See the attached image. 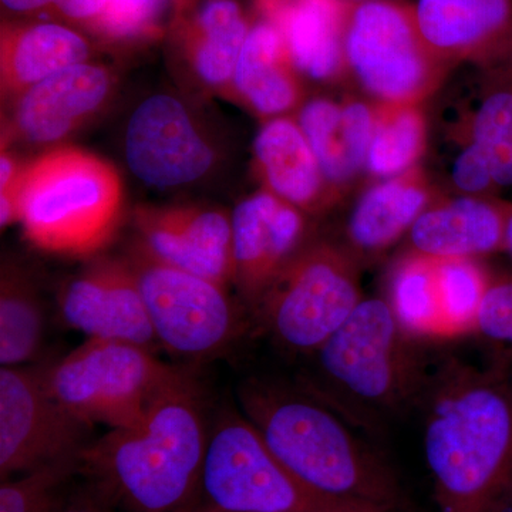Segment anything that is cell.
<instances>
[{
    "label": "cell",
    "mask_w": 512,
    "mask_h": 512,
    "mask_svg": "<svg viewBox=\"0 0 512 512\" xmlns=\"http://www.w3.org/2000/svg\"><path fill=\"white\" fill-rule=\"evenodd\" d=\"M424 454L440 512H504L512 500V370L448 362L430 384Z\"/></svg>",
    "instance_id": "6da1fadb"
},
{
    "label": "cell",
    "mask_w": 512,
    "mask_h": 512,
    "mask_svg": "<svg viewBox=\"0 0 512 512\" xmlns=\"http://www.w3.org/2000/svg\"><path fill=\"white\" fill-rule=\"evenodd\" d=\"M208 439L200 386L185 372L137 424L87 444L77 471L128 512H180L200 488Z\"/></svg>",
    "instance_id": "7a4b0ae2"
},
{
    "label": "cell",
    "mask_w": 512,
    "mask_h": 512,
    "mask_svg": "<svg viewBox=\"0 0 512 512\" xmlns=\"http://www.w3.org/2000/svg\"><path fill=\"white\" fill-rule=\"evenodd\" d=\"M239 402L269 450L313 494L335 503L397 510L393 478L335 410L306 394L259 382L245 384Z\"/></svg>",
    "instance_id": "3957f363"
},
{
    "label": "cell",
    "mask_w": 512,
    "mask_h": 512,
    "mask_svg": "<svg viewBox=\"0 0 512 512\" xmlns=\"http://www.w3.org/2000/svg\"><path fill=\"white\" fill-rule=\"evenodd\" d=\"M3 227L22 224L37 249L90 256L113 237L120 221V175L107 161L77 148L50 151L2 191Z\"/></svg>",
    "instance_id": "277c9868"
},
{
    "label": "cell",
    "mask_w": 512,
    "mask_h": 512,
    "mask_svg": "<svg viewBox=\"0 0 512 512\" xmlns=\"http://www.w3.org/2000/svg\"><path fill=\"white\" fill-rule=\"evenodd\" d=\"M416 342L386 299L363 298L313 355L336 406L373 420L403 410L427 383Z\"/></svg>",
    "instance_id": "5b68a950"
},
{
    "label": "cell",
    "mask_w": 512,
    "mask_h": 512,
    "mask_svg": "<svg viewBox=\"0 0 512 512\" xmlns=\"http://www.w3.org/2000/svg\"><path fill=\"white\" fill-rule=\"evenodd\" d=\"M185 370L167 365L153 349L121 340L87 339L45 370L47 389L67 412L89 426L126 429Z\"/></svg>",
    "instance_id": "8992f818"
},
{
    "label": "cell",
    "mask_w": 512,
    "mask_h": 512,
    "mask_svg": "<svg viewBox=\"0 0 512 512\" xmlns=\"http://www.w3.org/2000/svg\"><path fill=\"white\" fill-rule=\"evenodd\" d=\"M200 487L208 505L224 512H383L313 494L239 413L224 414L210 431Z\"/></svg>",
    "instance_id": "52a82bcc"
},
{
    "label": "cell",
    "mask_w": 512,
    "mask_h": 512,
    "mask_svg": "<svg viewBox=\"0 0 512 512\" xmlns=\"http://www.w3.org/2000/svg\"><path fill=\"white\" fill-rule=\"evenodd\" d=\"M357 258L348 248H303L261 301L266 328L286 348L315 353L362 302Z\"/></svg>",
    "instance_id": "ba28073f"
},
{
    "label": "cell",
    "mask_w": 512,
    "mask_h": 512,
    "mask_svg": "<svg viewBox=\"0 0 512 512\" xmlns=\"http://www.w3.org/2000/svg\"><path fill=\"white\" fill-rule=\"evenodd\" d=\"M345 60L380 104L419 103L446 67L421 37L413 8L392 0H366L350 8Z\"/></svg>",
    "instance_id": "9c48e42d"
},
{
    "label": "cell",
    "mask_w": 512,
    "mask_h": 512,
    "mask_svg": "<svg viewBox=\"0 0 512 512\" xmlns=\"http://www.w3.org/2000/svg\"><path fill=\"white\" fill-rule=\"evenodd\" d=\"M133 266L158 345L187 359H210L235 339L238 312L225 286L146 251Z\"/></svg>",
    "instance_id": "30bf717a"
},
{
    "label": "cell",
    "mask_w": 512,
    "mask_h": 512,
    "mask_svg": "<svg viewBox=\"0 0 512 512\" xmlns=\"http://www.w3.org/2000/svg\"><path fill=\"white\" fill-rule=\"evenodd\" d=\"M92 426L77 419L47 389L45 370L0 369V476L9 480L74 461Z\"/></svg>",
    "instance_id": "8fae6325"
},
{
    "label": "cell",
    "mask_w": 512,
    "mask_h": 512,
    "mask_svg": "<svg viewBox=\"0 0 512 512\" xmlns=\"http://www.w3.org/2000/svg\"><path fill=\"white\" fill-rule=\"evenodd\" d=\"M126 158L138 180L171 188L204 177L214 164V151L181 101L157 94L143 101L128 121Z\"/></svg>",
    "instance_id": "7c38bea8"
},
{
    "label": "cell",
    "mask_w": 512,
    "mask_h": 512,
    "mask_svg": "<svg viewBox=\"0 0 512 512\" xmlns=\"http://www.w3.org/2000/svg\"><path fill=\"white\" fill-rule=\"evenodd\" d=\"M59 311L63 322L87 339L121 340L148 349L158 345L133 264L90 266L64 286Z\"/></svg>",
    "instance_id": "4fadbf2b"
},
{
    "label": "cell",
    "mask_w": 512,
    "mask_h": 512,
    "mask_svg": "<svg viewBox=\"0 0 512 512\" xmlns=\"http://www.w3.org/2000/svg\"><path fill=\"white\" fill-rule=\"evenodd\" d=\"M231 225L232 281L248 301L258 303L301 251L305 218L302 210L274 192H258L235 208Z\"/></svg>",
    "instance_id": "5bb4252c"
},
{
    "label": "cell",
    "mask_w": 512,
    "mask_h": 512,
    "mask_svg": "<svg viewBox=\"0 0 512 512\" xmlns=\"http://www.w3.org/2000/svg\"><path fill=\"white\" fill-rule=\"evenodd\" d=\"M417 28L444 64L512 66V0H417Z\"/></svg>",
    "instance_id": "9a60e30c"
},
{
    "label": "cell",
    "mask_w": 512,
    "mask_h": 512,
    "mask_svg": "<svg viewBox=\"0 0 512 512\" xmlns=\"http://www.w3.org/2000/svg\"><path fill=\"white\" fill-rule=\"evenodd\" d=\"M148 255L222 286L234 275L231 218L220 211L178 207L138 215Z\"/></svg>",
    "instance_id": "2e32d148"
},
{
    "label": "cell",
    "mask_w": 512,
    "mask_h": 512,
    "mask_svg": "<svg viewBox=\"0 0 512 512\" xmlns=\"http://www.w3.org/2000/svg\"><path fill=\"white\" fill-rule=\"evenodd\" d=\"M511 205L491 195L431 204L407 234L412 251L434 259H478L505 251Z\"/></svg>",
    "instance_id": "e0dca14e"
},
{
    "label": "cell",
    "mask_w": 512,
    "mask_h": 512,
    "mask_svg": "<svg viewBox=\"0 0 512 512\" xmlns=\"http://www.w3.org/2000/svg\"><path fill=\"white\" fill-rule=\"evenodd\" d=\"M109 74L80 63L30 87L18 107L20 133L35 143H52L66 136L106 99Z\"/></svg>",
    "instance_id": "ac0fdd59"
},
{
    "label": "cell",
    "mask_w": 512,
    "mask_h": 512,
    "mask_svg": "<svg viewBox=\"0 0 512 512\" xmlns=\"http://www.w3.org/2000/svg\"><path fill=\"white\" fill-rule=\"evenodd\" d=\"M298 124L326 183H349L365 168L376 127V110L369 104L312 100L303 107Z\"/></svg>",
    "instance_id": "d6986e66"
},
{
    "label": "cell",
    "mask_w": 512,
    "mask_h": 512,
    "mask_svg": "<svg viewBox=\"0 0 512 512\" xmlns=\"http://www.w3.org/2000/svg\"><path fill=\"white\" fill-rule=\"evenodd\" d=\"M349 12L345 0H276L269 20L281 30L295 69L329 80L346 66Z\"/></svg>",
    "instance_id": "ffe728a7"
},
{
    "label": "cell",
    "mask_w": 512,
    "mask_h": 512,
    "mask_svg": "<svg viewBox=\"0 0 512 512\" xmlns=\"http://www.w3.org/2000/svg\"><path fill=\"white\" fill-rule=\"evenodd\" d=\"M429 205V190L413 170L372 185L350 212L349 251L357 259L382 254L409 234Z\"/></svg>",
    "instance_id": "44dd1931"
},
{
    "label": "cell",
    "mask_w": 512,
    "mask_h": 512,
    "mask_svg": "<svg viewBox=\"0 0 512 512\" xmlns=\"http://www.w3.org/2000/svg\"><path fill=\"white\" fill-rule=\"evenodd\" d=\"M0 56L3 89L28 92L60 70L86 62L89 45L66 26L39 23L3 30Z\"/></svg>",
    "instance_id": "7402d4cb"
},
{
    "label": "cell",
    "mask_w": 512,
    "mask_h": 512,
    "mask_svg": "<svg viewBox=\"0 0 512 512\" xmlns=\"http://www.w3.org/2000/svg\"><path fill=\"white\" fill-rule=\"evenodd\" d=\"M254 150L266 184L276 197L299 210L315 208L326 181L298 123L269 121L256 136Z\"/></svg>",
    "instance_id": "603a6c76"
},
{
    "label": "cell",
    "mask_w": 512,
    "mask_h": 512,
    "mask_svg": "<svg viewBox=\"0 0 512 512\" xmlns=\"http://www.w3.org/2000/svg\"><path fill=\"white\" fill-rule=\"evenodd\" d=\"M295 70L281 30L266 20L249 30L234 83L252 109L274 116L292 109L298 101Z\"/></svg>",
    "instance_id": "cb8c5ba5"
},
{
    "label": "cell",
    "mask_w": 512,
    "mask_h": 512,
    "mask_svg": "<svg viewBox=\"0 0 512 512\" xmlns=\"http://www.w3.org/2000/svg\"><path fill=\"white\" fill-rule=\"evenodd\" d=\"M387 303L394 318L412 338L450 339L437 282V262L410 251L390 275Z\"/></svg>",
    "instance_id": "d4e9b609"
},
{
    "label": "cell",
    "mask_w": 512,
    "mask_h": 512,
    "mask_svg": "<svg viewBox=\"0 0 512 512\" xmlns=\"http://www.w3.org/2000/svg\"><path fill=\"white\" fill-rule=\"evenodd\" d=\"M249 30L234 0H210L202 6L192 26L191 60L204 82L217 86L234 79Z\"/></svg>",
    "instance_id": "484cf974"
},
{
    "label": "cell",
    "mask_w": 512,
    "mask_h": 512,
    "mask_svg": "<svg viewBox=\"0 0 512 512\" xmlns=\"http://www.w3.org/2000/svg\"><path fill=\"white\" fill-rule=\"evenodd\" d=\"M424 147L426 121L417 104H379L365 170L383 180L410 173Z\"/></svg>",
    "instance_id": "4316f807"
},
{
    "label": "cell",
    "mask_w": 512,
    "mask_h": 512,
    "mask_svg": "<svg viewBox=\"0 0 512 512\" xmlns=\"http://www.w3.org/2000/svg\"><path fill=\"white\" fill-rule=\"evenodd\" d=\"M485 92L471 117L468 144L483 156L495 187H512V67Z\"/></svg>",
    "instance_id": "83f0119b"
},
{
    "label": "cell",
    "mask_w": 512,
    "mask_h": 512,
    "mask_svg": "<svg viewBox=\"0 0 512 512\" xmlns=\"http://www.w3.org/2000/svg\"><path fill=\"white\" fill-rule=\"evenodd\" d=\"M45 313L35 289L16 274L3 275L0 289V365L23 366L39 355Z\"/></svg>",
    "instance_id": "f1b7e54d"
},
{
    "label": "cell",
    "mask_w": 512,
    "mask_h": 512,
    "mask_svg": "<svg viewBox=\"0 0 512 512\" xmlns=\"http://www.w3.org/2000/svg\"><path fill=\"white\" fill-rule=\"evenodd\" d=\"M437 282L450 339L476 333L478 313L490 288V275L477 259H436Z\"/></svg>",
    "instance_id": "f546056e"
},
{
    "label": "cell",
    "mask_w": 512,
    "mask_h": 512,
    "mask_svg": "<svg viewBox=\"0 0 512 512\" xmlns=\"http://www.w3.org/2000/svg\"><path fill=\"white\" fill-rule=\"evenodd\" d=\"M167 3L168 0H111L96 26L113 36L138 35L154 28Z\"/></svg>",
    "instance_id": "4dcf8cb0"
},
{
    "label": "cell",
    "mask_w": 512,
    "mask_h": 512,
    "mask_svg": "<svg viewBox=\"0 0 512 512\" xmlns=\"http://www.w3.org/2000/svg\"><path fill=\"white\" fill-rule=\"evenodd\" d=\"M476 333L512 348V276L491 281L478 313Z\"/></svg>",
    "instance_id": "1f68e13d"
},
{
    "label": "cell",
    "mask_w": 512,
    "mask_h": 512,
    "mask_svg": "<svg viewBox=\"0 0 512 512\" xmlns=\"http://www.w3.org/2000/svg\"><path fill=\"white\" fill-rule=\"evenodd\" d=\"M451 183L464 195L473 197H490L491 191L498 190L483 156L471 144H467L454 160Z\"/></svg>",
    "instance_id": "d6a6232c"
},
{
    "label": "cell",
    "mask_w": 512,
    "mask_h": 512,
    "mask_svg": "<svg viewBox=\"0 0 512 512\" xmlns=\"http://www.w3.org/2000/svg\"><path fill=\"white\" fill-rule=\"evenodd\" d=\"M111 0H52V5L66 18L93 22L96 25Z\"/></svg>",
    "instance_id": "836d02e7"
},
{
    "label": "cell",
    "mask_w": 512,
    "mask_h": 512,
    "mask_svg": "<svg viewBox=\"0 0 512 512\" xmlns=\"http://www.w3.org/2000/svg\"><path fill=\"white\" fill-rule=\"evenodd\" d=\"M62 512H110L109 503L96 490L73 497Z\"/></svg>",
    "instance_id": "e575fe53"
},
{
    "label": "cell",
    "mask_w": 512,
    "mask_h": 512,
    "mask_svg": "<svg viewBox=\"0 0 512 512\" xmlns=\"http://www.w3.org/2000/svg\"><path fill=\"white\" fill-rule=\"evenodd\" d=\"M2 3L13 12H33L52 5V0H2Z\"/></svg>",
    "instance_id": "d590c367"
},
{
    "label": "cell",
    "mask_w": 512,
    "mask_h": 512,
    "mask_svg": "<svg viewBox=\"0 0 512 512\" xmlns=\"http://www.w3.org/2000/svg\"><path fill=\"white\" fill-rule=\"evenodd\" d=\"M64 504L60 503L59 495L57 497L49 498L43 503L37 504L32 510L26 512H62Z\"/></svg>",
    "instance_id": "8d00e7d4"
},
{
    "label": "cell",
    "mask_w": 512,
    "mask_h": 512,
    "mask_svg": "<svg viewBox=\"0 0 512 512\" xmlns=\"http://www.w3.org/2000/svg\"><path fill=\"white\" fill-rule=\"evenodd\" d=\"M505 251L512 256V205L508 215L507 232H505Z\"/></svg>",
    "instance_id": "74e56055"
},
{
    "label": "cell",
    "mask_w": 512,
    "mask_h": 512,
    "mask_svg": "<svg viewBox=\"0 0 512 512\" xmlns=\"http://www.w3.org/2000/svg\"><path fill=\"white\" fill-rule=\"evenodd\" d=\"M180 512H224L217 510V508H212L210 505H207V507L204 508H198V510H188V508H185V510Z\"/></svg>",
    "instance_id": "f35d334b"
},
{
    "label": "cell",
    "mask_w": 512,
    "mask_h": 512,
    "mask_svg": "<svg viewBox=\"0 0 512 512\" xmlns=\"http://www.w3.org/2000/svg\"><path fill=\"white\" fill-rule=\"evenodd\" d=\"M345 2L360 3V2H366V0H345Z\"/></svg>",
    "instance_id": "ab89813d"
},
{
    "label": "cell",
    "mask_w": 512,
    "mask_h": 512,
    "mask_svg": "<svg viewBox=\"0 0 512 512\" xmlns=\"http://www.w3.org/2000/svg\"><path fill=\"white\" fill-rule=\"evenodd\" d=\"M510 505H512V500H511V503H510V504H508V507H510ZM508 507H507V508H508Z\"/></svg>",
    "instance_id": "60d3db41"
}]
</instances>
